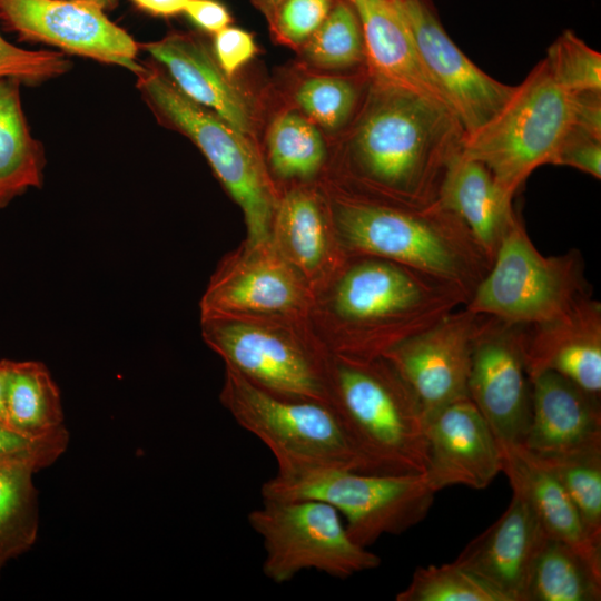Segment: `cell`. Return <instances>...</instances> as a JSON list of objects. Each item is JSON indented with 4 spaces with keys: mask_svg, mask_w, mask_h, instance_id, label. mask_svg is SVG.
<instances>
[{
    "mask_svg": "<svg viewBox=\"0 0 601 601\" xmlns=\"http://www.w3.org/2000/svg\"><path fill=\"white\" fill-rule=\"evenodd\" d=\"M263 497L312 499L346 519L349 538L368 548L384 534H401L427 515L435 491L424 474L386 475L324 467L276 473L260 487Z\"/></svg>",
    "mask_w": 601,
    "mask_h": 601,
    "instance_id": "obj_7",
    "label": "cell"
},
{
    "mask_svg": "<svg viewBox=\"0 0 601 601\" xmlns=\"http://www.w3.org/2000/svg\"><path fill=\"white\" fill-rule=\"evenodd\" d=\"M247 520L263 542L262 571L277 584L305 570L347 579L382 562L349 538L338 511L323 501L263 497Z\"/></svg>",
    "mask_w": 601,
    "mask_h": 601,
    "instance_id": "obj_10",
    "label": "cell"
},
{
    "mask_svg": "<svg viewBox=\"0 0 601 601\" xmlns=\"http://www.w3.org/2000/svg\"><path fill=\"white\" fill-rule=\"evenodd\" d=\"M469 299L455 284L376 258L346 272L336 288L335 308L343 319L362 328L355 356L376 357L465 306Z\"/></svg>",
    "mask_w": 601,
    "mask_h": 601,
    "instance_id": "obj_4",
    "label": "cell"
},
{
    "mask_svg": "<svg viewBox=\"0 0 601 601\" xmlns=\"http://www.w3.org/2000/svg\"><path fill=\"white\" fill-rule=\"evenodd\" d=\"M70 67L62 52L22 49L0 33V78H14L27 86L39 85L63 75Z\"/></svg>",
    "mask_w": 601,
    "mask_h": 601,
    "instance_id": "obj_36",
    "label": "cell"
},
{
    "mask_svg": "<svg viewBox=\"0 0 601 601\" xmlns=\"http://www.w3.org/2000/svg\"><path fill=\"white\" fill-rule=\"evenodd\" d=\"M502 472L513 492L534 511L545 535L578 552L601 575V546L589 536L581 518L553 473L521 444H499Z\"/></svg>",
    "mask_w": 601,
    "mask_h": 601,
    "instance_id": "obj_21",
    "label": "cell"
},
{
    "mask_svg": "<svg viewBox=\"0 0 601 601\" xmlns=\"http://www.w3.org/2000/svg\"><path fill=\"white\" fill-rule=\"evenodd\" d=\"M2 26L22 40L58 47L68 53L116 65L136 76L139 45L105 10L77 0H0Z\"/></svg>",
    "mask_w": 601,
    "mask_h": 601,
    "instance_id": "obj_13",
    "label": "cell"
},
{
    "mask_svg": "<svg viewBox=\"0 0 601 601\" xmlns=\"http://www.w3.org/2000/svg\"><path fill=\"white\" fill-rule=\"evenodd\" d=\"M601 444L600 398L546 371L531 378V416L521 445L535 455Z\"/></svg>",
    "mask_w": 601,
    "mask_h": 601,
    "instance_id": "obj_19",
    "label": "cell"
},
{
    "mask_svg": "<svg viewBox=\"0 0 601 601\" xmlns=\"http://www.w3.org/2000/svg\"><path fill=\"white\" fill-rule=\"evenodd\" d=\"M512 198L484 165L460 154L449 165L436 201L465 224L492 263L503 236L518 218Z\"/></svg>",
    "mask_w": 601,
    "mask_h": 601,
    "instance_id": "obj_23",
    "label": "cell"
},
{
    "mask_svg": "<svg viewBox=\"0 0 601 601\" xmlns=\"http://www.w3.org/2000/svg\"><path fill=\"white\" fill-rule=\"evenodd\" d=\"M141 47L166 69L170 81L188 99L238 131L250 132L252 111L245 96L199 40L174 32Z\"/></svg>",
    "mask_w": 601,
    "mask_h": 601,
    "instance_id": "obj_20",
    "label": "cell"
},
{
    "mask_svg": "<svg viewBox=\"0 0 601 601\" xmlns=\"http://www.w3.org/2000/svg\"><path fill=\"white\" fill-rule=\"evenodd\" d=\"M140 9L157 16H174L185 11L190 0H132Z\"/></svg>",
    "mask_w": 601,
    "mask_h": 601,
    "instance_id": "obj_43",
    "label": "cell"
},
{
    "mask_svg": "<svg viewBox=\"0 0 601 601\" xmlns=\"http://www.w3.org/2000/svg\"><path fill=\"white\" fill-rule=\"evenodd\" d=\"M601 575L568 544L546 538L533 565L528 601H599Z\"/></svg>",
    "mask_w": 601,
    "mask_h": 601,
    "instance_id": "obj_27",
    "label": "cell"
},
{
    "mask_svg": "<svg viewBox=\"0 0 601 601\" xmlns=\"http://www.w3.org/2000/svg\"><path fill=\"white\" fill-rule=\"evenodd\" d=\"M335 411L365 473L424 474L427 452L422 406L383 356L345 355L325 371Z\"/></svg>",
    "mask_w": 601,
    "mask_h": 601,
    "instance_id": "obj_2",
    "label": "cell"
},
{
    "mask_svg": "<svg viewBox=\"0 0 601 601\" xmlns=\"http://www.w3.org/2000/svg\"><path fill=\"white\" fill-rule=\"evenodd\" d=\"M39 470L21 461H0V568L26 552L38 531L32 476Z\"/></svg>",
    "mask_w": 601,
    "mask_h": 601,
    "instance_id": "obj_28",
    "label": "cell"
},
{
    "mask_svg": "<svg viewBox=\"0 0 601 601\" xmlns=\"http://www.w3.org/2000/svg\"><path fill=\"white\" fill-rule=\"evenodd\" d=\"M535 456L561 483L590 539L601 546V444Z\"/></svg>",
    "mask_w": 601,
    "mask_h": 601,
    "instance_id": "obj_29",
    "label": "cell"
},
{
    "mask_svg": "<svg viewBox=\"0 0 601 601\" xmlns=\"http://www.w3.org/2000/svg\"><path fill=\"white\" fill-rule=\"evenodd\" d=\"M548 536L519 493L503 514L454 560L499 589L509 601H528L535 559Z\"/></svg>",
    "mask_w": 601,
    "mask_h": 601,
    "instance_id": "obj_18",
    "label": "cell"
},
{
    "mask_svg": "<svg viewBox=\"0 0 601 601\" xmlns=\"http://www.w3.org/2000/svg\"><path fill=\"white\" fill-rule=\"evenodd\" d=\"M276 229L293 260L309 270L322 260L325 231L319 208L308 194L295 190L282 200Z\"/></svg>",
    "mask_w": 601,
    "mask_h": 601,
    "instance_id": "obj_33",
    "label": "cell"
},
{
    "mask_svg": "<svg viewBox=\"0 0 601 601\" xmlns=\"http://www.w3.org/2000/svg\"><path fill=\"white\" fill-rule=\"evenodd\" d=\"M204 337L257 386L289 398L327 402L325 371L298 344L259 326L204 318Z\"/></svg>",
    "mask_w": 601,
    "mask_h": 601,
    "instance_id": "obj_15",
    "label": "cell"
},
{
    "mask_svg": "<svg viewBox=\"0 0 601 601\" xmlns=\"http://www.w3.org/2000/svg\"><path fill=\"white\" fill-rule=\"evenodd\" d=\"M21 85L14 78H0V209L43 183L45 151L30 132Z\"/></svg>",
    "mask_w": 601,
    "mask_h": 601,
    "instance_id": "obj_25",
    "label": "cell"
},
{
    "mask_svg": "<svg viewBox=\"0 0 601 601\" xmlns=\"http://www.w3.org/2000/svg\"><path fill=\"white\" fill-rule=\"evenodd\" d=\"M545 60L555 81L568 92L601 91V55L573 31H563Z\"/></svg>",
    "mask_w": 601,
    "mask_h": 601,
    "instance_id": "obj_35",
    "label": "cell"
},
{
    "mask_svg": "<svg viewBox=\"0 0 601 601\" xmlns=\"http://www.w3.org/2000/svg\"><path fill=\"white\" fill-rule=\"evenodd\" d=\"M66 430L48 436H30L0 423V461L27 462L41 470L66 450Z\"/></svg>",
    "mask_w": 601,
    "mask_h": 601,
    "instance_id": "obj_37",
    "label": "cell"
},
{
    "mask_svg": "<svg viewBox=\"0 0 601 601\" xmlns=\"http://www.w3.org/2000/svg\"><path fill=\"white\" fill-rule=\"evenodd\" d=\"M525 326L483 316L475 334L467 393L499 444H522L531 416Z\"/></svg>",
    "mask_w": 601,
    "mask_h": 601,
    "instance_id": "obj_11",
    "label": "cell"
},
{
    "mask_svg": "<svg viewBox=\"0 0 601 601\" xmlns=\"http://www.w3.org/2000/svg\"><path fill=\"white\" fill-rule=\"evenodd\" d=\"M524 352L530 378L555 372L600 398V302L587 294L561 316L525 326Z\"/></svg>",
    "mask_w": 601,
    "mask_h": 601,
    "instance_id": "obj_17",
    "label": "cell"
},
{
    "mask_svg": "<svg viewBox=\"0 0 601 601\" xmlns=\"http://www.w3.org/2000/svg\"><path fill=\"white\" fill-rule=\"evenodd\" d=\"M214 49L216 61L228 77L248 62L257 51L249 32L230 26L215 33Z\"/></svg>",
    "mask_w": 601,
    "mask_h": 601,
    "instance_id": "obj_40",
    "label": "cell"
},
{
    "mask_svg": "<svg viewBox=\"0 0 601 601\" xmlns=\"http://www.w3.org/2000/svg\"><path fill=\"white\" fill-rule=\"evenodd\" d=\"M3 361L8 425L36 437L66 430L59 390L47 367L35 361Z\"/></svg>",
    "mask_w": 601,
    "mask_h": 601,
    "instance_id": "obj_26",
    "label": "cell"
},
{
    "mask_svg": "<svg viewBox=\"0 0 601 601\" xmlns=\"http://www.w3.org/2000/svg\"><path fill=\"white\" fill-rule=\"evenodd\" d=\"M348 1L361 21L370 80L445 105L425 72L410 29L392 0Z\"/></svg>",
    "mask_w": 601,
    "mask_h": 601,
    "instance_id": "obj_22",
    "label": "cell"
},
{
    "mask_svg": "<svg viewBox=\"0 0 601 601\" xmlns=\"http://www.w3.org/2000/svg\"><path fill=\"white\" fill-rule=\"evenodd\" d=\"M6 371L4 361H0V423L8 425L4 405ZM9 426V425H8Z\"/></svg>",
    "mask_w": 601,
    "mask_h": 601,
    "instance_id": "obj_44",
    "label": "cell"
},
{
    "mask_svg": "<svg viewBox=\"0 0 601 601\" xmlns=\"http://www.w3.org/2000/svg\"><path fill=\"white\" fill-rule=\"evenodd\" d=\"M268 158L283 178H309L325 158V146L315 125L296 112L277 116L267 132Z\"/></svg>",
    "mask_w": 601,
    "mask_h": 601,
    "instance_id": "obj_30",
    "label": "cell"
},
{
    "mask_svg": "<svg viewBox=\"0 0 601 601\" xmlns=\"http://www.w3.org/2000/svg\"><path fill=\"white\" fill-rule=\"evenodd\" d=\"M552 165L568 166L601 178V138L572 126L562 139Z\"/></svg>",
    "mask_w": 601,
    "mask_h": 601,
    "instance_id": "obj_39",
    "label": "cell"
},
{
    "mask_svg": "<svg viewBox=\"0 0 601 601\" xmlns=\"http://www.w3.org/2000/svg\"><path fill=\"white\" fill-rule=\"evenodd\" d=\"M220 401L236 423L262 441L276 473L338 467L364 472L335 411L327 402L270 393L227 367Z\"/></svg>",
    "mask_w": 601,
    "mask_h": 601,
    "instance_id": "obj_6",
    "label": "cell"
},
{
    "mask_svg": "<svg viewBox=\"0 0 601 601\" xmlns=\"http://www.w3.org/2000/svg\"><path fill=\"white\" fill-rule=\"evenodd\" d=\"M464 137L445 105L370 80L348 147L361 178L371 186L401 204L427 206L437 200Z\"/></svg>",
    "mask_w": 601,
    "mask_h": 601,
    "instance_id": "obj_1",
    "label": "cell"
},
{
    "mask_svg": "<svg viewBox=\"0 0 601 601\" xmlns=\"http://www.w3.org/2000/svg\"><path fill=\"white\" fill-rule=\"evenodd\" d=\"M359 81L337 77H312L295 93L299 108L321 127L336 131L354 117L361 98Z\"/></svg>",
    "mask_w": 601,
    "mask_h": 601,
    "instance_id": "obj_34",
    "label": "cell"
},
{
    "mask_svg": "<svg viewBox=\"0 0 601 601\" xmlns=\"http://www.w3.org/2000/svg\"><path fill=\"white\" fill-rule=\"evenodd\" d=\"M353 250L439 277L470 297L492 263L465 224L437 201L427 206L348 199L335 213Z\"/></svg>",
    "mask_w": 601,
    "mask_h": 601,
    "instance_id": "obj_3",
    "label": "cell"
},
{
    "mask_svg": "<svg viewBox=\"0 0 601 601\" xmlns=\"http://www.w3.org/2000/svg\"><path fill=\"white\" fill-rule=\"evenodd\" d=\"M298 298L297 283L284 264L252 258L216 275L201 300L203 318L236 312H283L294 307Z\"/></svg>",
    "mask_w": 601,
    "mask_h": 601,
    "instance_id": "obj_24",
    "label": "cell"
},
{
    "mask_svg": "<svg viewBox=\"0 0 601 601\" xmlns=\"http://www.w3.org/2000/svg\"><path fill=\"white\" fill-rule=\"evenodd\" d=\"M483 316L460 307L382 355L416 395L425 422L469 397L471 351Z\"/></svg>",
    "mask_w": 601,
    "mask_h": 601,
    "instance_id": "obj_14",
    "label": "cell"
},
{
    "mask_svg": "<svg viewBox=\"0 0 601 601\" xmlns=\"http://www.w3.org/2000/svg\"><path fill=\"white\" fill-rule=\"evenodd\" d=\"M307 60L327 69H347L365 62L359 18L348 0H338L305 42Z\"/></svg>",
    "mask_w": 601,
    "mask_h": 601,
    "instance_id": "obj_31",
    "label": "cell"
},
{
    "mask_svg": "<svg viewBox=\"0 0 601 601\" xmlns=\"http://www.w3.org/2000/svg\"><path fill=\"white\" fill-rule=\"evenodd\" d=\"M424 476L439 492L452 485L485 489L502 472L499 443L470 397L457 400L425 422Z\"/></svg>",
    "mask_w": 601,
    "mask_h": 601,
    "instance_id": "obj_16",
    "label": "cell"
},
{
    "mask_svg": "<svg viewBox=\"0 0 601 601\" xmlns=\"http://www.w3.org/2000/svg\"><path fill=\"white\" fill-rule=\"evenodd\" d=\"M137 88L154 114L186 135L243 210L250 248L269 236L273 196L260 159L246 135L183 95L154 68L137 75Z\"/></svg>",
    "mask_w": 601,
    "mask_h": 601,
    "instance_id": "obj_9",
    "label": "cell"
},
{
    "mask_svg": "<svg viewBox=\"0 0 601 601\" xmlns=\"http://www.w3.org/2000/svg\"><path fill=\"white\" fill-rule=\"evenodd\" d=\"M332 0H283L274 12L278 36L290 45L305 43L327 18Z\"/></svg>",
    "mask_w": 601,
    "mask_h": 601,
    "instance_id": "obj_38",
    "label": "cell"
},
{
    "mask_svg": "<svg viewBox=\"0 0 601 601\" xmlns=\"http://www.w3.org/2000/svg\"><path fill=\"white\" fill-rule=\"evenodd\" d=\"M572 126L601 138V91L573 95Z\"/></svg>",
    "mask_w": 601,
    "mask_h": 601,
    "instance_id": "obj_41",
    "label": "cell"
},
{
    "mask_svg": "<svg viewBox=\"0 0 601 601\" xmlns=\"http://www.w3.org/2000/svg\"><path fill=\"white\" fill-rule=\"evenodd\" d=\"M198 27L209 32H218L229 26L228 10L215 0H190L184 11Z\"/></svg>",
    "mask_w": 601,
    "mask_h": 601,
    "instance_id": "obj_42",
    "label": "cell"
},
{
    "mask_svg": "<svg viewBox=\"0 0 601 601\" xmlns=\"http://www.w3.org/2000/svg\"><path fill=\"white\" fill-rule=\"evenodd\" d=\"M412 35L420 61L465 135L487 122L515 86L492 78L454 43L430 0H392Z\"/></svg>",
    "mask_w": 601,
    "mask_h": 601,
    "instance_id": "obj_12",
    "label": "cell"
},
{
    "mask_svg": "<svg viewBox=\"0 0 601 601\" xmlns=\"http://www.w3.org/2000/svg\"><path fill=\"white\" fill-rule=\"evenodd\" d=\"M587 294L579 250L542 255L516 218L465 307L508 324L532 326L561 316Z\"/></svg>",
    "mask_w": 601,
    "mask_h": 601,
    "instance_id": "obj_8",
    "label": "cell"
},
{
    "mask_svg": "<svg viewBox=\"0 0 601 601\" xmlns=\"http://www.w3.org/2000/svg\"><path fill=\"white\" fill-rule=\"evenodd\" d=\"M77 1L91 2L101 7L104 10H109L114 8L118 2V0H77Z\"/></svg>",
    "mask_w": 601,
    "mask_h": 601,
    "instance_id": "obj_46",
    "label": "cell"
},
{
    "mask_svg": "<svg viewBox=\"0 0 601 601\" xmlns=\"http://www.w3.org/2000/svg\"><path fill=\"white\" fill-rule=\"evenodd\" d=\"M397 601H509L494 585L455 563L420 566Z\"/></svg>",
    "mask_w": 601,
    "mask_h": 601,
    "instance_id": "obj_32",
    "label": "cell"
},
{
    "mask_svg": "<svg viewBox=\"0 0 601 601\" xmlns=\"http://www.w3.org/2000/svg\"><path fill=\"white\" fill-rule=\"evenodd\" d=\"M572 114L573 95L555 81L543 58L487 122L465 135L461 155L484 165L513 197L534 169L552 164Z\"/></svg>",
    "mask_w": 601,
    "mask_h": 601,
    "instance_id": "obj_5",
    "label": "cell"
},
{
    "mask_svg": "<svg viewBox=\"0 0 601 601\" xmlns=\"http://www.w3.org/2000/svg\"><path fill=\"white\" fill-rule=\"evenodd\" d=\"M263 9L268 13L274 16L275 10L283 0H257Z\"/></svg>",
    "mask_w": 601,
    "mask_h": 601,
    "instance_id": "obj_45",
    "label": "cell"
}]
</instances>
